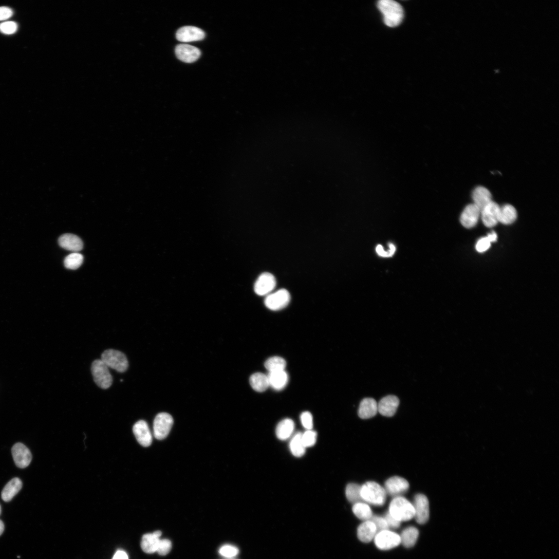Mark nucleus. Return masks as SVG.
<instances>
[{
  "instance_id": "1",
  "label": "nucleus",
  "mask_w": 559,
  "mask_h": 559,
  "mask_svg": "<svg viewBox=\"0 0 559 559\" xmlns=\"http://www.w3.org/2000/svg\"><path fill=\"white\" fill-rule=\"evenodd\" d=\"M378 7L382 13L384 22L386 26L391 28L398 26L404 17L402 7L394 0H380Z\"/></svg>"
},
{
  "instance_id": "2",
  "label": "nucleus",
  "mask_w": 559,
  "mask_h": 559,
  "mask_svg": "<svg viewBox=\"0 0 559 559\" xmlns=\"http://www.w3.org/2000/svg\"><path fill=\"white\" fill-rule=\"evenodd\" d=\"M386 494L385 489L374 481L367 482L361 486L363 500L374 506H383L386 502Z\"/></svg>"
},
{
  "instance_id": "3",
  "label": "nucleus",
  "mask_w": 559,
  "mask_h": 559,
  "mask_svg": "<svg viewBox=\"0 0 559 559\" xmlns=\"http://www.w3.org/2000/svg\"><path fill=\"white\" fill-rule=\"evenodd\" d=\"M389 514L400 522L406 521L414 518L415 510L413 504L401 497L395 498L389 507Z\"/></svg>"
},
{
  "instance_id": "4",
  "label": "nucleus",
  "mask_w": 559,
  "mask_h": 559,
  "mask_svg": "<svg viewBox=\"0 0 559 559\" xmlns=\"http://www.w3.org/2000/svg\"><path fill=\"white\" fill-rule=\"evenodd\" d=\"M101 360L109 368L119 372H124L128 367L126 356L121 352L114 349H109L105 351L102 355Z\"/></svg>"
},
{
  "instance_id": "5",
  "label": "nucleus",
  "mask_w": 559,
  "mask_h": 559,
  "mask_svg": "<svg viewBox=\"0 0 559 559\" xmlns=\"http://www.w3.org/2000/svg\"><path fill=\"white\" fill-rule=\"evenodd\" d=\"M91 372L94 381L97 385L102 389L109 388L113 383V378L109 368L101 360L94 361L91 366Z\"/></svg>"
},
{
  "instance_id": "6",
  "label": "nucleus",
  "mask_w": 559,
  "mask_h": 559,
  "mask_svg": "<svg viewBox=\"0 0 559 559\" xmlns=\"http://www.w3.org/2000/svg\"><path fill=\"white\" fill-rule=\"evenodd\" d=\"M174 424L172 416L166 413L158 414L154 422L155 437L159 440H163L169 435Z\"/></svg>"
},
{
  "instance_id": "7",
  "label": "nucleus",
  "mask_w": 559,
  "mask_h": 559,
  "mask_svg": "<svg viewBox=\"0 0 559 559\" xmlns=\"http://www.w3.org/2000/svg\"><path fill=\"white\" fill-rule=\"evenodd\" d=\"M374 541L377 548L382 550L393 549L401 544L400 536L388 530L379 531Z\"/></svg>"
},
{
  "instance_id": "8",
  "label": "nucleus",
  "mask_w": 559,
  "mask_h": 559,
  "mask_svg": "<svg viewBox=\"0 0 559 559\" xmlns=\"http://www.w3.org/2000/svg\"><path fill=\"white\" fill-rule=\"evenodd\" d=\"M291 295L285 289L280 290L269 294L265 300L267 308L273 311H278L286 308L290 303Z\"/></svg>"
},
{
  "instance_id": "9",
  "label": "nucleus",
  "mask_w": 559,
  "mask_h": 559,
  "mask_svg": "<svg viewBox=\"0 0 559 559\" xmlns=\"http://www.w3.org/2000/svg\"><path fill=\"white\" fill-rule=\"evenodd\" d=\"M413 507L415 510L414 518L419 524L427 523L430 518V504L427 497L423 494L415 496Z\"/></svg>"
},
{
  "instance_id": "10",
  "label": "nucleus",
  "mask_w": 559,
  "mask_h": 559,
  "mask_svg": "<svg viewBox=\"0 0 559 559\" xmlns=\"http://www.w3.org/2000/svg\"><path fill=\"white\" fill-rule=\"evenodd\" d=\"M409 487V483L405 479L399 476H393L386 480L384 489L386 494L397 497L405 494Z\"/></svg>"
},
{
  "instance_id": "11",
  "label": "nucleus",
  "mask_w": 559,
  "mask_h": 559,
  "mask_svg": "<svg viewBox=\"0 0 559 559\" xmlns=\"http://www.w3.org/2000/svg\"><path fill=\"white\" fill-rule=\"evenodd\" d=\"M276 285V280L273 275L268 272L263 273L255 284L254 291L259 296L269 295L274 289Z\"/></svg>"
},
{
  "instance_id": "12",
  "label": "nucleus",
  "mask_w": 559,
  "mask_h": 559,
  "mask_svg": "<svg viewBox=\"0 0 559 559\" xmlns=\"http://www.w3.org/2000/svg\"><path fill=\"white\" fill-rule=\"evenodd\" d=\"M500 206L492 201L481 211L480 215L483 225L487 228H493L499 223Z\"/></svg>"
},
{
  "instance_id": "13",
  "label": "nucleus",
  "mask_w": 559,
  "mask_h": 559,
  "mask_svg": "<svg viewBox=\"0 0 559 559\" xmlns=\"http://www.w3.org/2000/svg\"><path fill=\"white\" fill-rule=\"evenodd\" d=\"M133 433L138 442L147 448L153 442V436L147 423L143 420L136 423L133 428Z\"/></svg>"
},
{
  "instance_id": "14",
  "label": "nucleus",
  "mask_w": 559,
  "mask_h": 559,
  "mask_svg": "<svg viewBox=\"0 0 559 559\" xmlns=\"http://www.w3.org/2000/svg\"><path fill=\"white\" fill-rule=\"evenodd\" d=\"M12 453L16 465L20 468L27 467L32 460V454L30 450L23 444L18 443L12 449Z\"/></svg>"
},
{
  "instance_id": "15",
  "label": "nucleus",
  "mask_w": 559,
  "mask_h": 559,
  "mask_svg": "<svg viewBox=\"0 0 559 559\" xmlns=\"http://www.w3.org/2000/svg\"><path fill=\"white\" fill-rule=\"evenodd\" d=\"M204 38V32L201 29L193 26L182 27L176 33L177 40L182 42L201 41Z\"/></svg>"
},
{
  "instance_id": "16",
  "label": "nucleus",
  "mask_w": 559,
  "mask_h": 559,
  "mask_svg": "<svg viewBox=\"0 0 559 559\" xmlns=\"http://www.w3.org/2000/svg\"><path fill=\"white\" fill-rule=\"evenodd\" d=\"M175 53L178 59L189 63L195 62L201 55V52L198 48L187 44L177 45Z\"/></svg>"
},
{
  "instance_id": "17",
  "label": "nucleus",
  "mask_w": 559,
  "mask_h": 559,
  "mask_svg": "<svg viewBox=\"0 0 559 559\" xmlns=\"http://www.w3.org/2000/svg\"><path fill=\"white\" fill-rule=\"evenodd\" d=\"M479 209L474 203L467 206L463 211L461 217V225L467 229H471L477 225L480 216Z\"/></svg>"
},
{
  "instance_id": "18",
  "label": "nucleus",
  "mask_w": 559,
  "mask_h": 559,
  "mask_svg": "<svg viewBox=\"0 0 559 559\" xmlns=\"http://www.w3.org/2000/svg\"><path fill=\"white\" fill-rule=\"evenodd\" d=\"M399 402V399L395 396H386L383 398L378 404V411L383 416H393L397 411Z\"/></svg>"
},
{
  "instance_id": "19",
  "label": "nucleus",
  "mask_w": 559,
  "mask_h": 559,
  "mask_svg": "<svg viewBox=\"0 0 559 559\" xmlns=\"http://www.w3.org/2000/svg\"><path fill=\"white\" fill-rule=\"evenodd\" d=\"M60 246L68 251L78 252L83 248V243L78 236L71 234L62 235L58 240Z\"/></svg>"
},
{
  "instance_id": "20",
  "label": "nucleus",
  "mask_w": 559,
  "mask_h": 559,
  "mask_svg": "<svg viewBox=\"0 0 559 559\" xmlns=\"http://www.w3.org/2000/svg\"><path fill=\"white\" fill-rule=\"evenodd\" d=\"M377 528L371 520L364 521L358 529V536L363 543H368L374 539L377 533Z\"/></svg>"
},
{
  "instance_id": "21",
  "label": "nucleus",
  "mask_w": 559,
  "mask_h": 559,
  "mask_svg": "<svg viewBox=\"0 0 559 559\" xmlns=\"http://www.w3.org/2000/svg\"><path fill=\"white\" fill-rule=\"evenodd\" d=\"M472 198L474 204L479 209L480 212L487 204L493 201L490 191L481 186L475 188L472 194Z\"/></svg>"
},
{
  "instance_id": "22",
  "label": "nucleus",
  "mask_w": 559,
  "mask_h": 559,
  "mask_svg": "<svg viewBox=\"0 0 559 559\" xmlns=\"http://www.w3.org/2000/svg\"><path fill=\"white\" fill-rule=\"evenodd\" d=\"M267 376L269 386L276 390L284 389L289 382V376L285 370L269 372Z\"/></svg>"
},
{
  "instance_id": "23",
  "label": "nucleus",
  "mask_w": 559,
  "mask_h": 559,
  "mask_svg": "<svg viewBox=\"0 0 559 559\" xmlns=\"http://www.w3.org/2000/svg\"><path fill=\"white\" fill-rule=\"evenodd\" d=\"M162 532L160 531L153 533L145 534L142 538L141 547L143 550L147 553H153L157 551L160 543V537Z\"/></svg>"
},
{
  "instance_id": "24",
  "label": "nucleus",
  "mask_w": 559,
  "mask_h": 559,
  "mask_svg": "<svg viewBox=\"0 0 559 559\" xmlns=\"http://www.w3.org/2000/svg\"><path fill=\"white\" fill-rule=\"evenodd\" d=\"M378 411V403L373 398H366L361 402L358 414L362 419H369L376 415Z\"/></svg>"
},
{
  "instance_id": "25",
  "label": "nucleus",
  "mask_w": 559,
  "mask_h": 559,
  "mask_svg": "<svg viewBox=\"0 0 559 559\" xmlns=\"http://www.w3.org/2000/svg\"><path fill=\"white\" fill-rule=\"evenodd\" d=\"M294 430V421L291 419L286 418L277 424L275 429V435L279 440L285 441L292 436Z\"/></svg>"
},
{
  "instance_id": "26",
  "label": "nucleus",
  "mask_w": 559,
  "mask_h": 559,
  "mask_svg": "<svg viewBox=\"0 0 559 559\" xmlns=\"http://www.w3.org/2000/svg\"><path fill=\"white\" fill-rule=\"evenodd\" d=\"M23 486L22 480L15 477L10 480L5 487L2 497L5 502H10L21 490Z\"/></svg>"
},
{
  "instance_id": "27",
  "label": "nucleus",
  "mask_w": 559,
  "mask_h": 559,
  "mask_svg": "<svg viewBox=\"0 0 559 559\" xmlns=\"http://www.w3.org/2000/svg\"><path fill=\"white\" fill-rule=\"evenodd\" d=\"M517 213L514 207L506 204L500 207L499 222L505 225L513 223L517 219Z\"/></svg>"
},
{
  "instance_id": "28",
  "label": "nucleus",
  "mask_w": 559,
  "mask_h": 559,
  "mask_svg": "<svg viewBox=\"0 0 559 559\" xmlns=\"http://www.w3.org/2000/svg\"><path fill=\"white\" fill-rule=\"evenodd\" d=\"M250 383L252 388L257 392H264L269 387L267 375L257 372L250 378Z\"/></svg>"
},
{
  "instance_id": "29",
  "label": "nucleus",
  "mask_w": 559,
  "mask_h": 559,
  "mask_svg": "<svg viewBox=\"0 0 559 559\" xmlns=\"http://www.w3.org/2000/svg\"><path fill=\"white\" fill-rule=\"evenodd\" d=\"M400 536L401 543L406 548H411L417 541L419 531L414 527H409L405 529Z\"/></svg>"
},
{
  "instance_id": "30",
  "label": "nucleus",
  "mask_w": 559,
  "mask_h": 559,
  "mask_svg": "<svg viewBox=\"0 0 559 559\" xmlns=\"http://www.w3.org/2000/svg\"><path fill=\"white\" fill-rule=\"evenodd\" d=\"M302 437V433H296L290 443L291 452L293 455L296 457H303L306 453V448L303 442Z\"/></svg>"
},
{
  "instance_id": "31",
  "label": "nucleus",
  "mask_w": 559,
  "mask_h": 559,
  "mask_svg": "<svg viewBox=\"0 0 559 559\" xmlns=\"http://www.w3.org/2000/svg\"><path fill=\"white\" fill-rule=\"evenodd\" d=\"M361 486L355 483H349L345 489V495L348 501L352 504L362 502Z\"/></svg>"
},
{
  "instance_id": "32",
  "label": "nucleus",
  "mask_w": 559,
  "mask_h": 559,
  "mask_svg": "<svg viewBox=\"0 0 559 559\" xmlns=\"http://www.w3.org/2000/svg\"><path fill=\"white\" fill-rule=\"evenodd\" d=\"M352 510L355 515L362 520H369L373 516L370 507L362 502L354 504Z\"/></svg>"
},
{
  "instance_id": "33",
  "label": "nucleus",
  "mask_w": 559,
  "mask_h": 559,
  "mask_svg": "<svg viewBox=\"0 0 559 559\" xmlns=\"http://www.w3.org/2000/svg\"><path fill=\"white\" fill-rule=\"evenodd\" d=\"M286 366V361L278 357L270 358L265 363V367L269 372L285 370Z\"/></svg>"
},
{
  "instance_id": "34",
  "label": "nucleus",
  "mask_w": 559,
  "mask_h": 559,
  "mask_svg": "<svg viewBox=\"0 0 559 559\" xmlns=\"http://www.w3.org/2000/svg\"><path fill=\"white\" fill-rule=\"evenodd\" d=\"M83 256L78 252H74L66 256L64 264L66 268L69 269H77L83 264Z\"/></svg>"
},
{
  "instance_id": "35",
  "label": "nucleus",
  "mask_w": 559,
  "mask_h": 559,
  "mask_svg": "<svg viewBox=\"0 0 559 559\" xmlns=\"http://www.w3.org/2000/svg\"><path fill=\"white\" fill-rule=\"evenodd\" d=\"M302 441L306 448L313 446L316 442L317 434L312 430L306 431L302 433Z\"/></svg>"
},
{
  "instance_id": "36",
  "label": "nucleus",
  "mask_w": 559,
  "mask_h": 559,
  "mask_svg": "<svg viewBox=\"0 0 559 559\" xmlns=\"http://www.w3.org/2000/svg\"><path fill=\"white\" fill-rule=\"evenodd\" d=\"M239 552L238 548L231 545H225L219 549L220 554L226 558L235 557Z\"/></svg>"
},
{
  "instance_id": "37",
  "label": "nucleus",
  "mask_w": 559,
  "mask_h": 559,
  "mask_svg": "<svg viewBox=\"0 0 559 559\" xmlns=\"http://www.w3.org/2000/svg\"><path fill=\"white\" fill-rule=\"evenodd\" d=\"M17 24L13 22H6L0 24V32L5 34H13L17 31Z\"/></svg>"
},
{
  "instance_id": "38",
  "label": "nucleus",
  "mask_w": 559,
  "mask_h": 559,
  "mask_svg": "<svg viewBox=\"0 0 559 559\" xmlns=\"http://www.w3.org/2000/svg\"><path fill=\"white\" fill-rule=\"evenodd\" d=\"M300 418L302 424L306 431L312 430L313 421L311 413L309 412H304L301 414Z\"/></svg>"
},
{
  "instance_id": "39",
  "label": "nucleus",
  "mask_w": 559,
  "mask_h": 559,
  "mask_svg": "<svg viewBox=\"0 0 559 559\" xmlns=\"http://www.w3.org/2000/svg\"><path fill=\"white\" fill-rule=\"evenodd\" d=\"M172 543L167 539H160L157 552L161 555H166L172 549Z\"/></svg>"
},
{
  "instance_id": "40",
  "label": "nucleus",
  "mask_w": 559,
  "mask_h": 559,
  "mask_svg": "<svg viewBox=\"0 0 559 559\" xmlns=\"http://www.w3.org/2000/svg\"><path fill=\"white\" fill-rule=\"evenodd\" d=\"M376 525L379 531L388 530L389 527L385 518L378 516H372L370 519Z\"/></svg>"
},
{
  "instance_id": "41",
  "label": "nucleus",
  "mask_w": 559,
  "mask_h": 559,
  "mask_svg": "<svg viewBox=\"0 0 559 559\" xmlns=\"http://www.w3.org/2000/svg\"><path fill=\"white\" fill-rule=\"evenodd\" d=\"M491 243L489 241L487 237L479 239L476 245V250L479 253H482L488 250L491 247Z\"/></svg>"
},
{
  "instance_id": "42",
  "label": "nucleus",
  "mask_w": 559,
  "mask_h": 559,
  "mask_svg": "<svg viewBox=\"0 0 559 559\" xmlns=\"http://www.w3.org/2000/svg\"><path fill=\"white\" fill-rule=\"evenodd\" d=\"M389 250L387 251H385L383 247L381 245H378L376 248V251L378 254L382 257H388L392 256L395 253L396 247L392 244H389Z\"/></svg>"
},
{
  "instance_id": "43",
  "label": "nucleus",
  "mask_w": 559,
  "mask_h": 559,
  "mask_svg": "<svg viewBox=\"0 0 559 559\" xmlns=\"http://www.w3.org/2000/svg\"><path fill=\"white\" fill-rule=\"evenodd\" d=\"M13 15V10L8 7H0V21L8 20Z\"/></svg>"
},
{
  "instance_id": "44",
  "label": "nucleus",
  "mask_w": 559,
  "mask_h": 559,
  "mask_svg": "<svg viewBox=\"0 0 559 559\" xmlns=\"http://www.w3.org/2000/svg\"><path fill=\"white\" fill-rule=\"evenodd\" d=\"M384 518L387 521L389 528L397 529L400 527L401 522L392 517L389 513L386 514Z\"/></svg>"
},
{
  "instance_id": "45",
  "label": "nucleus",
  "mask_w": 559,
  "mask_h": 559,
  "mask_svg": "<svg viewBox=\"0 0 559 559\" xmlns=\"http://www.w3.org/2000/svg\"><path fill=\"white\" fill-rule=\"evenodd\" d=\"M113 559H128L127 553L123 550H118L115 554Z\"/></svg>"
},
{
  "instance_id": "46",
  "label": "nucleus",
  "mask_w": 559,
  "mask_h": 559,
  "mask_svg": "<svg viewBox=\"0 0 559 559\" xmlns=\"http://www.w3.org/2000/svg\"><path fill=\"white\" fill-rule=\"evenodd\" d=\"M487 238L491 243L497 241L498 239V236L496 232H492L491 234H489Z\"/></svg>"
},
{
  "instance_id": "47",
  "label": "nucleus",
  "mask_w": 559,
  "mask_h": 559,
  "mask_svg": "<svg viewBox=\"0 0 559 559\" xmlns=\"http://www.w3.org/2000/svg\"><path fill=\"white\" fill-rule=\"evenodd\" d=\"M5 531V525L2 520H0V536H1Z\"/></svg>"
},
{
  "instance_id": "48",
  "label": "nucleus",
  "mask_w": 559,
  "mask_h": 559,
  "mask_svg": "<svg viewBox=\"0 0 559 559\" xmlns=\"http://www.w3.org/2000/svg\"><path fill=\"white\" fill-rule=\"evenodd\" d=\"M224 559H236V558L235 557H232V558H226V557H225Z\"/></svg>"
},
{
  "instance_id": "49",
  "label": "nucleus",
  "mask_w": 559,
  "mask_h": 559,
  "mask_svg": "<svg viewBox=\"0 0 559 559\" xmlns=\"http://www.w3.org/2000/svg\"><path fill=\"white\" fill-rule=\"evenodd\" d=\"M1 514H2V507H1V506H0V515H1Z\"/></svg>"
}]
</instances>
